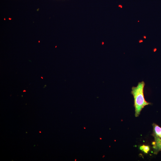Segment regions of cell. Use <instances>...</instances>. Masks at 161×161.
I'll use <instances>...</instances> for the list:
<instances>
[{"label":"cell","instance_id":"9","mask_svg":"<svg viewBox=\"0 0 161 161\" xmlns=\"http://www.w3.org/2000/svg\"><path fill=\"white\" fill-rule=\"evenodd\" d=\"M41 78H42V79H43V78L42 77H41Z\"/></svg>","mask_w":161,"mask_h":161},{"label":"cell","instance_id":"6","mask_svg":"<svg viewBox=\"0 0 161 161\" xmlns=\"http://www.w3.org/2000/svg\"><path fill=\"white\" fill-rule=\"evenodd\" d=\"M144 38H146V36H144Z\"/></svg>","mask_w":161,"mask_h":161},{"label":"cell","instance_id":"7","mask_svg":"<svg viewBox=\"0 0 161 161\" xmlns=\"http://www.w3.org/2000/svg\"><path fill=\"white\" fill-rule=\"evenodd\" d=\"M24 92H26V90H24Z\"/></svg>","mask_w":161,"mask_h":161},{"label":"cell","instance_id":"8","mask_svg":"<svg viewBox=\"0 0 161 161\" xmlns=\"http://www.w3.org/2000/svg\"><path fill=\"white\" fill-rule=\"evenodd\" d=\"M156 49L155 50V51H156Z\"/></svg>","mask_w":161,"mask_h":161},{"label":"cell","instance_id":"5","mask_svg":"<svg viewBox=\"0 0 161 161\" xmlns=\"http://www.w3.org/2000/svg\"><path fill=\"white\" fill-rule=\"evenodd\" d=\"M143 42V41L141 40V41H140V42Z\"/></svg>","mask_w":161,"mask_h":161},{"label":"cell","instance_id":"1","mask_svg":"<svg viewBox=\"0 0 161 161\" xmlns=\"http://www.w3.org/2000/svg\"><path fill=\"white\" fill-rule=\"evenodd\" d=\"M145 83L142 81L139 83L136 87H133L131 94L134 99V106L135 109V116L138 117L142 109L147 105L150 104L146 101L144 98L143 90Z\"/></svg>","mask_w":161,"mask_h":161},{"label":"cell","instance_id":"2","mask_svg":"<svg viewBox=\"0 0 161 161\" xmlns=\"http://www.w3.org/2000/svg\"><path fill=\"white\" fill-rule=\"evenodd\" d=\"M154 134L161 139V128L156 124L153 125Z\"/></svg>","mask_w":161,"mask_h":161},{"label":"cell","instance_id":"3","mask_svg":"<svg viewBox=\"0 0 161 161\" xmlns=\"http://www.w3.org/2000/svg\"><path fill=\"white\" fill-rule=\"evenodd\" d=\"M140 149L144 153H148L150 150V148L149 146L143 145L140 147Z\"/></svg>","mask_w":161,"mask_h":161},{"label":"cell","instance_id":"4","mask_svg":"<svg viewBox=\"0 0 161 161\" xmlns=\"http://www.w3.org/2000/svg\"><path fill=\"white\" fill-rule=\"evenodd\" d=\"M119 7H121V8H122V6H121V5H119Z\"/></svg>","mask_w":161,"mask_h":161}]
</instances>
